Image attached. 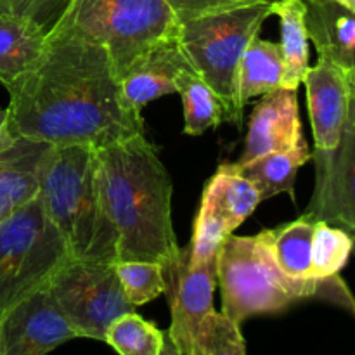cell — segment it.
<instances>
[{"label":"cell","mask_w":355,"mask_h":355,"mask_svg":"<svg viewBox=\"0 0 355 355\" xmlns=\"http://www.w3.org/2000/svg\"><path fill=\"white\" fill-rule=\"evenodd\" d=\"M7 92L17 137L99 149L144 134L141 113L125 101L107 49L71 31L49 35L40 61Z\"/></svg>","instance_id":"obj_1"},{"label":"cell","mask_w":355,"mask_h":355,"mask_svg":"<svg viewBox=\"0 0 355 355\" xmlns=\"http://www.w3.org/2000/svg\"><path fill=\"white\" fill-rule=\"evenodd\" d=\"M97 180L116 231L118 260L162 266L180 252L172 224V179L144 134L96 149ZM116 260V262H118Z\"/></svg>","instance_id":"obj_2"},{"label":"cell","mask_w":355,"mask_h":355,"mask_svg":"<svg viewBox=\"0 0 355 355\" xmlns=\"http://www.w3.org/2000/svg\"><path fill=\"white\" fill-rule=\"evenodd\" d=\"M38 196L71 259L116 262L118 238L101 198L96 149L49 146L40 162Z\"/></svg>","instance_id":"obj_3"},{"label":"cell","mask_w":355,"mask_h":355,"mask_svg":"<svg viewBox=\"0 0 355 355\" xmlns=\"http://www.w3.org/2000/svg\"><path fill=\"white\" fill-rule=\"evenodd\" d=\"M272 229L255 236H227L217 253V283L222 314L241 326L259 314H277L315 297L328 281L295 279L277 266ZM331 281V279H329Z\"/></svg>","instance_id":"obj_4"},{"label":"cell","mask_w":355,"mask_h":355,"mask_svg":"<svg viewBox=\"0 0 355 355\" xmlns=\"http://www.w3.org/2000/svg\"><path fill=\"white\" fill-rule=\"evenodd\" d=\"M272 3V2H270ZM270 3L238 7L179 23L180 49L194 71L222 104L225 121L243 127L239 101V64L246 47L272 16Z\"/></svg>","instance_id":"obj_5"},{"label":"cell","mask_w":355,"mask_h":355,"mask_svg":"<svg viewBox=\"0 0 355 355\" xmlns=\"http://www.w3.org/2000/svg\"><path fill=\"white\" fill-rule=\"evenodd\" d=\"M58 30L104 45L121 82L142 55L177 40L179 21L166 0H71Z\"/></svg>","instance_id":"obj_6"},{"label":"cell","mask_w":355,"mask_h":355,"mask_svg":"<svg viewBox=\"0 0 355 355\" xmlns=\"http://www.w3.org/2000/svg\"><path fill=\"white\" fill-rule=\"evenodd\" d=\"M71 259L40 196L0 220V319Z\"/></svg>","instance_id":"obj_7"},{"label":"cell","mask_w":355,"mask_h":355,"mask_svg":"<svg viewBox=\"0 0 355 355\" xmlns=\"http://www.w3.org/2000/svg\"><path fill=\"white\" fill-rule=\"evenodd\" d=\"M47 288L80 338L104 342L113 321L135 311L125 297L114 262L69 259Z\"/></svg>","instance_id":"obj_8"},{"label":"cell","mask_w":355,"mask_h":355,"mask_svg":"<svg viewBox=\"0 0 355 355\" xmlns=\"http://www.w3.org/2000/svg\"><path fill=\"white\" fill-rule=\"evenodd\" d=\"M343 69L350 87L349 114L338 146L326 155H312L315 187L305 215L355 236V71Z\"/></svg>","instance_id":"obj_9"},{"label":"cell","mask_w":355,"mask_h":355,"mask_svg":"<svg viewBox=\"0 0 355 355\" xmlns=\"http://www.w3.org/2000/svg\"><path fill=\"white\" fill-rule=\"evenodd\" d=\"M165 291L172 324L168 335L182 355H189L205 319L215 311L214 293L217 286V259L193 263L189 248H180L175 260L163 266Z\"/></svg>","instance_id":"obj_10"},{"label":"cell","mask_w":355,"mask_h":355,"mask_svg":"<svg viewBox=\"0 0 355 355\" xmlns=\"http://www.w3.org/2000/svg\"><path fill=\"white\" fill-rule=\"evenodd\" d=\"M80 338L49 288L14 305L0 319V355H47L69 340Z\"/></svg>","instance_id":"obj_11"},{"label":"cell","mask_w":355,"mask_h":355,"mask_svg":"<svg viewBox=\"0 0 355 355\" xmlns=\"http://www.w3.org/2000/svg\"><path fill=\"white\" fill-rule=\"evenodd\" d=\"M305 73L309 116L314 134V155H326L338 146L349 114L350 87L345 69L324 52Z\"/></svg>","instance_id":"obj_12"},{"label":"cell","mask_w":355,"mask_h":355,"mask_svg":"<svg viewBox=\"0 0 355 355\" xmlns=\"http://www.w3.org/2000/svg\"><path fill=\"white\" fill-rule=\"evenodd\" d=\"M305 141L298 114V97L295 89H277L263 94L250 116L245 151L234 163L243 166L269 153L288 151Z\"/></svg>","instance_id":"obj_13"},{"label":"cell","mask_w":355,"mask_h":355,"mask_svg":"<svg viewBox=\"0 0 355 355\" xmlns=\"http://www.w3.org/2000/svg\"><path fill=\"white\" fill-rule=\"evenodd\" d=\"M189 68L193 66L180 49L179 40L158 45L123 75L121 92L125 101L141 113L151 101L177 92V76Z\"/></svg>","instance_id":"obj_14"},{"label":"cell","mask_w":355,"mask_h":355,"mask_svg":"<svg viewBox=\"0 0 355 355\" xmlns=\"http://www.w3.org/2000/svg\"><path fill=\"white\" fill-rule=\"evenodd\" d=\"M49 144L19 137L0 155V220L38 194L40 162Z\"/></svg>","instance_id":"obj_15"},{"label":"cell","mask_w":355,"mask_h":355,"mask_svg":"<svg viewBox=\"0 0 355 355\" xmlns=\"http://www.w3.org/2000/svg\"><path fill=\"white\" fill-rule=\"evenodd\" d=\"M260 203L262 200L259 191L246 177H243L234 163H224L218 166L201 198V205L220 217L231 234L255 211Z\"/></svg>","instance_id":"obj_16"},{"label":"cell","mask_w":355,"mask_h":355,"mask_svg":"<svg viewBox=\"0 0 355 355\" xmlns=\"http://www.w3.org/2000/svg\"><path fill=\"white\" fill-rule=\"evenodd\" d=\"M47 35L31 21L0 14V83L12 85L40 61Z\"/></svg>","instance_id":"obj_17"},{"label":"cell","mask_w":355,"mask_h":355,"mask_svg":"<svg viewBox=\"0 0 355 355\" xmlns=\"http://www.w3.org/2000/svg\"><path fill=\"white\" fill-rule=\"evenodd\" d=\"M309 37L318 52L355 71V14L333 0H315L309 10Z\"/></svg>","instance_id":"obj_18"},{"label":"cell","mask_w":355,"mask_h":355,"mask_svg":"<svg viewBox=\"0 0 355 355\" xmlns=\"http://www.w3.org/2000/svg\"><path fill=\"white\" fill-rule=\"evenodd\" d=\"M274 16L281 23V54L286 66V89H298L309 71V26L305 0H274L270 3Z\"/></svg>","instance_id":"obj_19"},{"label":"cell","mask_w":355,"mask_h":355,"mask_svg":"<svg viewBox=\"0 0 355 355\" xmlns=\"http://www.w3.org/2000/svg\"><path fill=\"white\" fill-rule=\"evenodd\" d=\"M286 66L279 44L255 37L243 54L239 64V101L246 106L252 97L286 89Z\"/></svg>","instance_id":"obj_20"},{"label":"cell","mask_w":355,"mask_h":355,"mask_svg":"<svg viewBox=\"0 0 355 355\" xmlns=\"http://www.w3.org/2000/svg\"><path fill=\"white\" fill-rule=\"evenodd\" d=\"M311 158L312 153L309 149L307 141H302L293 149L269 153V155L260 156L246 165L234 166L243 173V177H246L255 186L260 200L266 201L281 193H288L293 196L298 170Z\"/></svg>","instance_id":"obj_21"},{"label":"cell","mask_w":355,"mask_h":355,"mask_svg":"<svg viewBox=\"0 0 355 355\" xmlns=\"http://www.w3.org/2000/svg\"><path fill=\"white\" fill-rule=\"evenodd\" d=\"M314 218L302 215L295 222L272 229V252L277 266L284 274L295 279H312V238Z\"/></svg>","instance_id":"obj_22"},{"label":"cell","mask_w":355,"mask_h":355,"mask_svg":"<svg viewBox=\"0 0 355 355\" xmlns=\"http://www.w3.org/2000/svg\"><path fill=\"white\" fill-rule=\"evenodd\" d=\"M177 92L182 97L184 132L187 135H201L222 123L224 113L220 101L193 68L179 73Z\"/></svg>","instance_id":"obj_23"},{"label":"cell","mask_w":355,"mask_h":355,"mask_svg":"<svg viewBox=\"0 0 355 355\" xmlns=\"http://www.w3.org/2000/svg\"><path fill=\"white\" fill-rule=\"evenodd\" d=\"M354 250V238L342 227L315 220L312 238L311 277L318 281L335 279L347 266Z\"/></svg>","instance_id":"obj_24"},{"label":"cell","mask_w":355,"mask_h":355,"mask_svg":"<svg viewBox=\"0 0 355 355\" xmlns=\"http://www.w3.org/2000/svg\"><path fill=\"white\" fill-rule=\"evenodd\" d=\"M104 342L118 355H159L163 331L134 311L113 321L104 335Z\"/></svg>","instance_id":"obj_25"},{"label":"cell","mask_w":355,"mask_h":355,"mask_svg":"<svg viewBox=\"0 0 355 355\" xmlns=\"http://www.w3.org/2000/svg\"><path fill=\"white\" fill-rule=\"evenodd\" d=\"M114 270L127 300L134 307L153 302L165 291L163 266L146 260H118Z\"/></svg>","instance_id":"obj_26"},{"label":"cell","mask_w":355,"mask_h":355,"mask_svg":"<svg viewBox=\"0 0 355 355\" xmlns=\"http://www.w3.org/2000/svg\"><path fill=\"white\" fill-rule=\"evenodd\" d=\"M189 355H246L239 324L214 311L205 319Z\"/></svg>","instance_id":"obj_27"},{"label":"cell","mask_w":355,"mask_h":355,"mask_svg":"<svg viewBox=\"0 0 355 355\" xmlns=\"http://www.w3.org/2000/svg\"><path fill=\"white\" fill-rule=\"evenodd\" d=\"M231 236L224 220L214 214L208 207L200 205L194 220V232L191 239L189 259L193 263H205L217 259L222 243Z\"/></svg>","instance_id":"obj_28"},{"label":"cell","mask_w":355,"mask_h":355,"mask_svg":"<svg viewBox=\"0 0 355 355\" xmlns=\"http://www.w3.org/2000/svg\"><path fill=\"white\" fill-rule=\"evenodd\" d=\"M71 0H0V14L23 17L45 35L54 33Z\"/></svg>","instance_id":"obj_29"},{"label":"cell","mask_w":355,"mask_h":355,"mask_svg":"<svg viewBox=\"0 0 355 355\" xmlns=\"http://www.w3.org/2000/svg\"><path fill=\"white\" fill-rule=\"evenodd\" d=\"M274 0H166L177 21L194 19L207 14L224 12V10L238 9V7L255 6V3H270Z\"/></svg>","instance_id":"obj_30"},{"label":"cell","mask_w":355,"mask_h":355,"mask_svg":"<svg viewBox=\"0 0 355 355\" xmlns=\"http://www.w3.org/2000/svg\"><path fill=\"white\" fill-rule=\"evenodd\" d=\"M17 135L14 134L12 127H10V118H9V111L0 110V155L7 151V149L12 148L17 141Z\"/></svg>","instance_id":"obj_31"},{"label":"cell","mask_w":355,"mask_h":355,"mask_svg":"<svg viewBox=\"0 0 355 355\" xmlns=\"http://www.w3.org/2000/svg\"><path fill=\"white\" fill-rule=\"evenodd\" d=\"M159 355H182V352L179 350V347L173 343L172 336L168 335V329L163 331V343H162V349H159Z\"/></svg>","instance_id":"obj_32"},{"label":"cell","mask_w":355,"mask_h":355,"mask_svg":"<svg viewBox=\"0 0 355 355\" xmlns=\"http://www.w3.org/2000/svg\"><path fill=\"white\" fill-rule=\"evenodd\" d=\"M335 3H338V6H342L343 9L350 10V12H354L355 10V0H333Z\"/></svg>","instance_id":"obj_33"},{"label":"cell","mask_w":355,"mask_h":355,"mask_svg":"<svg viewBox=\"0 0 355 355\" xmlns=\"http://www.w3.org/2000/svg\"><path fill=\"white\" fill-rule=\"evenodd\" d=\"M352 238H354V250H352V252L355 253V236H352Z\"/></svg>","instance_id":"obj_34"},{"label":"cell","mask_w":355,"mask_h":355,"mask_svg":"<svg viewBox=\"0 0 355 355\" xmlns=\"http://www.w3.org/2000/svg\"><path fill=\"white\" fill-rule=\"evenodd\" d=\"M354 14H355V10H354Z\"/></svg>","instance_id":"obj_35"}]
</instances>
